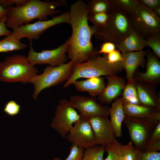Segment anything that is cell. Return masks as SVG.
I'll list each match as a JSON object with an SVG mask.
<instances>
[{
  "label": "cell",
  "instance_id": "obj_23",
  "mask_svg": "<svg viewBox=\"0 0 160 160\" xmlns=\"http://www.w3.org/2000/svg\"><path fill=\"white\" fill-rule=\"evenodd\" d=\"M123 101L132 104L140 105L136 85L133 79L128 80L122 93Z\"/></svg>",
  "mask_w": 160,
  "mask_h": 160
},
{
  "label": "cell",
  "instance_id": "obj_34",
  "mask_svg": "<svg viewBox=\"0 0 160 160\" xmlns=\"http://www.w3.org/2000/svg\"><path fill=\"white\" fill-rule=\"evenodd\" d=\"M20 106L15 101L11 100L7 103L4 108V112L8 115L14 116L19 113Z\"/></svg>",
  "mask_w": 160,
  "mask_h": 160
},
{
  "label": "cell",
  "instance_id": "obj_30",
  "mask_svg": "<svg viewBox=\"0 0 160 160\" xmlns=\"http://www.w3.org/2000/svg\"><path fill=\"white\" fill-rule=\"evenodd\" d=\"M137 149L134 147L131 142L121 147L122 158L123 160H136Z\"/></svg>",
  "mask_w": 160,
  "mask_h": 160
},
{
  "label": "cell",
  "instance_id": "obj_24",
  "mask_svg": "<svg viewBox=\"0 0 160 160\" xmlns=\"http://www.w3.org/2000/svg\"><path fill=\"white\" fill-rule=\"evenodd\" d=\"M26 47L25 44L20 40L12 38L10 35L0 40V52L21 50Z\"/></svg>",
  "mask_w": 160,
  "mask_h": 160
},
{
  "label": "cell",
  "instance_id": "obj_15",
  "mask_svg": "<svg viewBox=\"0 0 160 160\" xmlns=\"http://www.w3.org/2000/svg\"><path fill=\"white\" fill-rule=\"evenodd\" d=\"M145 56L147 57L145 71H137L133 79L135 81L148 83L156 86L160 80V62L149 49L146 51Z\"/></svg>",
  "mask_w": 160,
  "mask_h": 160
},
{
  "label": "cell",
  "instance_id": "obj_43",
  "mask_svg": "<svg viewBox=\"0 0 160 160\" xmlns=\"http://www.w3.org/2000/svg\"><path fill=\"white\" fill-rule=\"evenodd\" d=\"M1 63V61H0V64Z\"/></svg>",
  "mask_w": 160,
  "mask_h": 160
},
{
  "label": "cell",
  "instance_id": "obj_42",
  "mask_svg": "<svg viewBox=\"0 0 160 160\" xmlns=\"http://www.w3.org/2000/svg\"><path fill=\"white\" fill-rule=\"evenodd\" d=\"M118 160H123L122 159V152H121V154L120 156L119 157V158Z\"/></svg>",
  "mask_w": 160,
  "mask_h": 160
},
{
  "label": "cell",
  "instance_id": "obj_29",
  "mask_svg": "<svg viewBox=\"0 0 160 160\" xmlns=\"http://www.w3.org/2000/svg\"><path fill=\"white\" fill-rule=\"evenodd\" d=\"M110 17L111 12L89 14L88 20L92 22L94 27L98 28L105 25L109 20Z\"/></svg>",
  "mask_w": 160,
  "mask_h": 160
},
{
  "label": "cell",
  "instance_id": "obj_3",
  "mask_svg": "<svg viewBox=\"0 0 160 160\" xmlns=\"http://www.w3.org/2000/svg\"><path fill=\"white\" fill-rule=\"evenodd\" d=\"M107 55L102 56L98 54L85 62L75 63L72 74L65 83L63 88L68 87L80 78L106 76L121 72L123 69L122 62L111 63L108 60Z\"/></svg>",
  "mask_w": 160,
  "mask_h": 160
},
{
  "label": "cell",
  "instance_id": "obj_12",
  "mask_svg": "<svg viewBox=\"0 0 160 160\" xmlns=\"http://www.w3.org/2000/svg\"><path fill=\"white\" fill-rule=\"evenodd\" d=\"M92 128L96 145L105 148L120 145L108 117L95 116L88 119Z\"/></svg>",
  "mask_w": 160,
  "mask_h": 160
},
{
  "label": "cell",
  "instance_id": "obj_14",
  "mask_svg": "<svg viewBox=\"0 0 160 160\" xmlns=\"http://www.w3.org/2000/svg\"><path fill=\"white\" fill-rule=\"evenodd\" d=\"M69 101L72 106L79 112L80 116L89 119L95 116L108 117L109 107L97 103L95 97L71 96Z\"/></svg>",
  "mask_w": 160,
  "mask_h": 160
},
{
  "label": "cell",
  "instance_id": "obj_10",
  "mask_svg": "<svg viewBox=\"0 0 160 160\" xmlns=\"http://www.w3.org/2000/svg\"><path fill=\"white\" fill-rule=\"evenodd\" d=\"M80 118L79 114L72 106L69 101L62 99L56 107L50 126L63 138L65 139L74 124Z\"/></svg>",
  "mask_w": 160,
  "mask_h": 160
},
{
  "label": "cell",
  "instance_id": "obj_31",
  "mask_svg": "<svg viewBox=\"0 0 160 160\" xmlns=\"http://www.w3.org/2000/svg\"><path fill=\"white\" fill-rule=\"evenodd\" d=\"M84 150V149L72 144L70 147L69 154L64 160H81L83 156ZM53 160H61L59 158L55 157Z\"/></svg>",
  "mask_w": 160,
  "mask_h": 160
},
{
  "label": "cell",
  "instance_id": "obj_32",
  "mask_svg": "<svg viewBox=\"0 0 160 160\" xmlns=\"http://www.w3.org/2000/svg\"><path fill=\"white\" fill-rule=\"evenodd\" d=\"M122 145L121 143L118 146L105 148L108 155L104 160H118L121 154Z\"/></svg>",
  "mask_w": 160,
  "mask_h": 160
},
{
  "label": "cell",
  "instance_id": "obj_1",
  "mask_svg": "<svg viewBox=\"0 0 160 160\" xmlns=\"http://www.w3.org/2000/svg\"><path fill=\"white\" fill-rule=\"evenodd\" d=\"M69 11L72 33L67 56L75 63L85 62L99 54L92 43L93 32L88 23L87 4L81 0L77 1L71 5Z\"/></svg>",
  "mask_w": 160,
  "mask_h": 160
},
{
  "label": "cell",
  "instance_id": "obj_19",
  "mask_svg": "<svg viewBox=\"0 0 160 160\" xmlns=\"http://www.w3.org/2000/svg\"><path fill=\"white\" fill-rule=\"evenodd\" d=\"M80 92H88L91 96H98L103 92L105 85L102 76L92 77L83 80H76L73 84Z\"/></svg>",
  "mask_w": 160,
  "mask_h": 160
},
{
  "label": "cell",
  "instance_id": "obj_8",
  "mask_svg": "<svg viewBox=\"0 0 160 160\" xmlns=\"http://www.w3.org/2000/svg\"><path fill=\"white\" fill-rule=\"evenodd\" d=\"M63 23L70 25L69 11L64 12L54 16L49 20H39L31 24L20 25L12 29V31L10 35L12 38L20 40L23 38H26L29 41L37 40L49 28Z\"/></svg>",
  "mask_w": 160,
  "mask_h": 160
},
{
  "label": "cell",
  "instance_id": "obj_20",
  "mask_svg": "<svg viewBox=\"0 0 160 160\" xmlns=\"http://www.w3.org/2000/svg\"><path fill=\"white\" fill-rule=\"evenodd\" d=\"M116 48L121 53L143 50L146 46L145 38L134 30L124 39L116 44Z\"/></svg>",
  "mask_w": 160,
  "mask_h": 160
},
{
  "label": "cell",
  "instance_id": "obj_6",
  "mask_svg": "<svg viewBox=\"0 0 160 160\" xmlns=\"http://www.w3.org/2000/svg\"><path fill=\"white\" fill-rule=\"evenodd\" d=\"M75 63L71 60L58 66L49 65L46 67L43 72L36 75L29 83L34 86L32 97L35 101L40 93L46 88L60 84L68 80L73 72Z\"/></svg>",
  "mask_w": 160,
  "mask_h": 160
},
{
  "label": "cell",
  "instance_id": "obj_37",
  "mask_svg": "<svg viewBox=\"0 0 160 160\" xmlns=\"http://www.w3.org/2000/svg\"><path fill=\"white\" fill-rule=\"evenodd\" d=\"M28 0H0L2 6L5 8L12 6L13 4H16V7H19L26 4Z\"/></svg>",
  "mask_w": 160,
  "mask_h": 160
},
{
  "label": "cell",
  "instance_id": "obj_2",
  "mask_svg": "<svg viewBox=\"0 0 160 160\" xmlns=\"http://www.w3.org/2000/svg\"><path fill=\"white\" fill-rule=\"evenodd\" d=\"M67 5L64 0H28L21 6L9 7L5 18V25L7 27L12 29L23 24H28L35 19L44 20L48 15L62 12V10L56 8Z\"/></svg>",
  "mask_w": 160,
  "mask_h": 160
},
{
  "label": "cell",
  "instance_id": "obj_40",
  "mask_svg": "<svg viewBox=\"0 0 160 160\" xmlns=\"http://www.w3.org/2000/svg\"><path fill=\"white\" fill-rule=\"evenodd\" d=\"M9 7L5 8L3 7L0 2V22L5 17L7 14Z\"/></svg>",
  "mask_w": 160,
  "mask_h": 160
},
{
  "label": "cell",
  "instance_id": "obj_4",
  "mask_svg": "<svg viewBox=\"0 0 160 160\" xmlns=\"http://www.w3.org/2000/svg\"><path fill=\"white\" fill-rule=\"evenodd\" d=\"M111 17L105 25L98 28L91 26L93 35L97 39L116 44L124 39L133 30L128 15L117 8L111 6Z\"/></svg>",
  "mask_w": 160,
  "mask_h": 160
},
{
  "label": "cell",
  "instance_id": "obj_5",
  "mask_svg": "<svg viewBox=\"0 0 160 160\" xmlns=\"http://www.w3.org/2000/svg\"><path fill=\"white\" fill-rule=\"evenodd\" d=\"M38 71L25 55L7 56L0 64V81L26 84L29 83Z\"/></svg>",
  "mask_w": 160,
  "mask_h": 160
},
{
  "label": "cell",
  "instance_id": "obj_7",
  "mask_svg": "<svg viewBox=\"0 0 160 160\" xmlns=\"http://www.w3.org/2000/svg\"><path fill=\"white\" fill-rule=\"evenodd\" d=\"M123 122L128 130L131 142L137 150L141 151H143L156 126L159 123L156 121L152 115L143 118L125 115Z\"/></svg>",
  "mask_w": 160,
  "mask_h": 160
},
{
  "label": "cell",
  "instance_id": "obj_21",
  "mask_svg": "<svg viewBox=\"0 0 160 160\" xmlns=\"http://www.w3.org/2000/svg\"><path fill=\"white\" fill-rule=\"evenodd\" d=\"M121 97L118 98L112 103L109 107L110 121L116 137H120L122 135L121 125L124 119L125 114L123 106Z\"/></svg>",
  "mask_w": 160,
  "mask_h": 160
},
{
  "label": "cell",
  "instance_id": "obj_38",
  "mask_svg": "<svg viewBox=\"0 0 160 160\" xmlns=\"http://www.w3.org/2000/svg\"><path fill=\"white\" fill-rule=\"evenodd\" d=\"M138 1L140 4L145 6L152 10L160 6V0H138Z\"/></svg>",
  "mask_w": 160,
  "mask_h": 160
},
{
  "label": "cell",
  "instance_id": "obj_33",
  "mask_svg": "<svg viewBox=\"0 0 160 160\" xmlns=\"http://www.w3.org/2000/svg\"><path fill=\"white\" fill-rule=\"evenodd\" d=\"M136 160H160V152L141 151L137 150Z\"/></svg>",
  "mask_w": 160,
  "mask_h": 160
},
{
  "label": "cell",
  "instance_id": "obj_35",
  "mask_svg": "<svg viewBox=\"0 0 160 160\" xmlns=\"http://www.w3.org/2000/svg\"><path fill=\"white\" fill-rule=\"evenodd\" d=\"M116 48L115 44L110 42H104L101 45L98 53L99 54H108L115 50Z\"/></svg>",
  "mask_w": 160,
  "mask_h": 160
},
{
  "label": "cell",
  "instance_id": "obj_36",
  "mask_svg": "<svg viewBox=\"0 0 160 160\" xmlns=\"http://www.w3.org/2000/svg\"><path fill=\"white\" fill-rule=\"evenodd\" d=\"M108 61L111 63L122 62V57L121 53L118 49H116L107 55Z\"/></svg>",
  "mask_w": 160,
  "mask_h": 160
},
{
  "label": "cell",
  "instance_id": "obj_17",
  "mask_svg": "<svg viewBox=\"0 0 160 160\" xmlns=\"http://www.w3.org/2000/svg\"><path fill=\"white\" fill-rule=\"evenodd\" d=\"M140 104L156 111L160 110V96L155 86L145 82L136 81Z\"/></svg>",
  "mask_w": 160,
  "mask_h": 160
},
{
  "label": "cell",
  "instance_id": "obj_28",
  "mask_svg": "<svg viewBox=\"0 0 160 160\" xmlns=\"http://www.w3.org/2000/svg\"><path fill=\"white\" fill-rule=\"evenodd\" d=\"M146 46L152 50L153 55L157 58H160V32L152 34L145 38Z\"/></svg>",
  "mask_w": 160,
  "mask_h": 160
},
{
  "label": "cell",
  "instance_id": "obj_39",
  "mask_svg": "<svg viewBox=\"0 0 160 160\" xmlns=\"http://www.w3.org/2000/svg\"><path fill=\"white\" fill-rule=\"evenodd\" d=\"M6 16L0 22V36H7L11 34L12 31L9 30L6 25L5 20Z\"/></svg>",
  "mask_w": 160,
  "mask_h": 160
},
{
  "label": "cell",
  "instance_id": "obj_22",
  "mask_svg": "<svg viewBox=\"0 0 160 160\" xmlns=\"http://www.w3.org/2000/svg\"><path fill=\"white\" fill-rule=\"evenodd\" d=\"M122 106L125 115L137 118L148 117L157 111L140 105L132 104L123 101Z\"/></svg>",
  "mask_w": 160,
  "mask_h": 160
},
{
  "label": "cell",
  "instance_id": "obj_26",
  "mask_svg": "<svg viewBox=\"0 0 160 160\" xmlns=\"http://www.w3.org/2000/svg\"><path fill=\"white\" fill-rule=\"evenodd\" d=\"M111 6L123 10L128 15L132 12L140 4L138 0H109Z\"/></svg>",
  "mask_w": 160,
  "mask_h": 160
},
{
  "label": "cell",
  "instance_id": "obj_16",
  "mask_svg": "<svg viewBox=\"0 0 160 160\" xmlns=\"http://www.w3.org/2000/svg\"><path fill=\"white\" fill-rule=\"evenodd\" d=\"M107 83L102 92L98 96L101 103L110 104L120 96L126 84L125 79L116 75L106 76Z\"/></svg>",
  "mask_w": 160,
  "mask_h": 160
},
{
  "label": "cell",
  "instance_id": "obj_18",
  "mask_svg": "<svg viewBox=\"0 0 160 160\" xmlns=\"http://www.w3.org/2000/svg\"><path fill=\"white\" fill-rule=\"evenodd\" d=\"M146 51H139L121 53L122 63L125 70L127 80L132 79L137 68L143 67L145 62Z\"/></svg>",
  "mask_w": 160,
  "mask_h": 160
},
{
  "label": "cell",
  "instance_id": "obj_13",
  "mask_svg": "<svg viewBox=\"0 0 160 160\" xmlns=\"http://www.w3.org/2000/svg\"><path fill=\"white\" fill-rule=\"evenodd\" d=\"M66 138L72 144L84 149L96 145L89 119L81 116L79 119L74 124Z\"/></svg>",
  "mask_w": 160,
  "mask_h": 160
},
{
  "label": "cell",
  "instance_id": "obj_9",
  "mask_svg": "<svg viewBox=\"0 0 160 160\" xmlns=\"http://www.w3.org/2000/svg\"><path fill=\"white\" fill-rule=\"evenodd\" d=\"M128 15L133 30L144 38L160 32V17L145 6L140 4Z\"/></svg>",
  "mask_w": 160,
  "mask_h": 160
},
{
  "label": "cell",
  "instance_id": "obj_27",
  "mask_svg": "<svg viewBox=\"0 0 160 160\" xmlns=\"http://www.w3.org/2000/svg\"><path fill=\"white\" fill-rule=\"evenodd\" d=\"M105 151L104 147L96 145L84 149L83 156L81 160H103Z\"/></svg>",
  "mask_w": 160,
  "mask_h": 160
},
{
  "label": "cell",
  "instance_id": "obj_25",
  "mask_svg": "<svg viewBox=\"0 0 160 160\" xmlns=\"http://www.w3.org/2000/svg\"><path fill=\"white\" fill-rule=\"evenodd\" d=\"M87 1L89 14L111 12V7L109 0H89Z\"/></svg>",
  "mask_w": 160,
  "mask_h": 160
},
{
  "label": "cell",
  "instance_id": "obj_11",
  "mask_svg": "<svg viewBox=\"0 0 160 160\" xmlns=\"http://www.w3.org/2000/svg\"><path fill=\"white\" fill-rule=\"evenodd\" d=\"M69 38L57 48L50 50H43L40 52L35 51L32 47V41H30V49L27 58L34 65L36 64H48L56 66L66 63L68 60L66 55L69 43Z\"/></svg>",
  "mask_w": 160,
  "mask_h": 160
},
{
  "label": "cell",
  "instance_id": "obj_41",
  "mask_svg": "<svg viewBox=\"0 0 160 160\" xmlns=\"http://www.w3.org/2000/svg\"><path fill=\"white\" fill-rule=\"evenodd\" d=\"M153 11L157 16L160 17V6L157 7Z\"/></svg>",
  "mask_w": 160,
  "mask_h": 160
}]
</instances>
